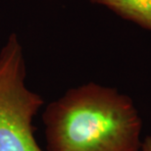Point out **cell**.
I'll list each match as a JSON object with an SVG mask.
<instances>
[{"mask_svg": "<svg viewBox=\"0 0 151 151\" xmlns=\"http://www.w3.org/2000/svg\"><path fill=\"white\" fill-rule=\"evenodd\" d=\"M46 151H140L142 122L116 88L88 83L68 89L42 113Z\"/></svg>", "mask_w": 151, "mask_h": 151, "instance_id": "obj_1", "label": "cell"}, {"mask_svg": "<svg viewBox=\"0 0 151 151\" xmlns=\"http://www.w3.org/2000/svg\"><path fill=\"white\" fill-rule=\"evenodd\" d=\"M140 151H151V137L148 135L143 139L142 143H141Z\"/></svg>", "mask_w": 151, "mask_h": 151, "instance_id": "obj_4", "label": "cell"}, {"mask_svg": "<svg viewBox=\"0 0 151 151\" xmlns=\"http://www.w3.org/2000/svg\"><path fill=\"white\" fill-rule=\"evenodd\" d=\"M119 17L151 31V0H89Z\"/></svg>", "mask_w": 151, "mask_h": 151, "instance_id": "obj_3", "label": "cell"}, {"mask_svg": "<svg viewBox=\"0 0 151 151\" xmlns=\"http://www.w3.org/2000/svg\"><path fill=\"white\" fill-rule=\"evenodd\" d=\"M43 104L27 86L24 49L13 32L0 50V151H43L32 125Z\"/></svg>", "mask_w": 151, "mask_h": 151, "instance_id": "obj_2", "label": "cell"}]
</instances>
